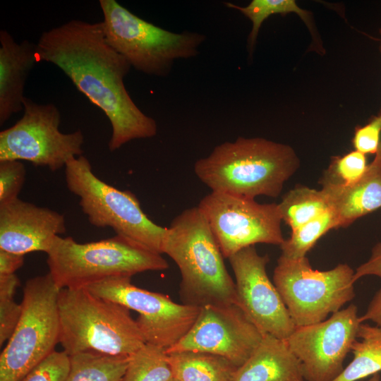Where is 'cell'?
I'll return each mask as SVG.
<instances>
[{"label":"cell","mask_w":381,"mask_h":381,"mask_svg":"<svg viewBox=\"0 0 381 381\" xmlns=\"http://www.w3.org/2000/svg\"><path fill=\"white\" fill-rule=\"evenodd\" d=\"M38 61L53 64L108 118L109 150L156 135V121L135 104L123 80L131 66L107 42L102 23L73 19L44 31L36 44Z\"/></svg>","instance_id":"6da1fadb"},{"label":"cell","mask_w":381,"mask_h":381,"mask_svg":"<svg viewBox=\"0 0 381 381\" xmlns=\"http://www.w3.org/2000/svg\"><path fill=\"white\" fill-rule=\"evenodd\" d=\"M300 161L288 145L263 138L239 137L217 145L197 160L194 171L212 191L255 199L277 198Z\"/></svg>","instance_id":"7a4b0ae2"},{"label":"cell","mask_w":381,"mask_h":381,"mask_svg":"<svg viewBox=\"0 0 381 381\" xmlns=\"http://www.w3.org/2000/svg\"><path fill=\"white\" fill-rule=\"evenodd\" d=\"M162 253L179 267L180 296L183 304L237 305L235 282L203 214L197 207L176 216L167 228Z\"/></svg>","instance_id":"3957f363"},{"label":"cell","mask_w":381,"mask_h":381,"mask_svg":"<svg viewBox=\"0 0 381 381\" xmlns=\"http://www.w3.org/2000/svg\"><path fill=\"white\" fill-rule=\"evenodd\" d=\"M59 343L69 356L95 352L130 357L145 339L126 307L85 288L60 289Z\"/></svg>","instance_id":"277c9868"},{"label":"cell","mask_w":381,"mask_h":381,"mask_svg":"<svg viewBox=\"0 0 381 381\" xmlns=\"http://www.w3.org/2000/svg\"><path fill=\"white\" fill-rule=\"evenodd\" d=\"M47 255L49 272L59 289L85 288L109 278L169 267L162 254L117 235L85 243L57 236Z\"/></svg>","instance_id":"5b68a950"},{"label":"cell","mask_w":381,"mask_h":381,"mask_svg":"<svg viewBox=\"0 0 381 381\" xmlns=\"http://www.w3.org/2000/svg\"><path fill=\"white\" fill-rule=\"evenodd\" d=\"M64 168L67 188L79 198L80 208L92 225L110 227L116 235L162 254L167 228L157 225L145 214L133 193L102 181L83 155L72 159Z\"/></svg>","instance_id":"8992f818"},{"label":"cell","mask_w":381,"mask_h":381,"mask_svg":"<svg viewBox=\"0 0 381 381\" xmlns=\"http://www.w3.org/2000/svg\"><path fill=\"white\" fill-rule=\"evenodd\" d=\"M102 21L109 44L131 67L143 73L167 76L174 61L198 54L204 35L176 33L140 18L115 0H99Z\"/></svg>","instance_id":"52a82bcc"},{"label":"cell","mask_w":381,"mask_h":381,"mask_svg":"<svg viewBox=\"0 0 381 381\" xmlns=\"http://www.w3.org/2000/svg\"><path fill=\"white\" fill-rule=\"evenodd\" d=\"M60 289L49 272L28 279L19 322L0 356V381H20L59 343Z\"/></svg>","instance_id":"ba28073f"},{"label":"cell","mask_w":381,"mask_h":381,"mask_svg":"<svg viewBox=\"0 0 381 381\" xmlns=\"http://www.w3.org/2000/svg\"><path fill=\"white\" fill-rule=\"evenodd\" d=\"M355 271L347 264L321 271L306 256L291 259L280 255L273 283L296 326L320 322L355 297Z\"/></svg>","instance_id":"9c48e42d"},{"label":"cell","mask_w":381,"mask_h":381,"mask_svg":"<svg viewBox=\"0 0 381 381\" xmlns=\"http://www.w3.org/2000/svg\"><path fill=\"white\" fill-rule=\"evenodd\" d=\"M23 105V116L0 132V162L27 161L55 171L82 155L83 132H61V114L56 105L38 104L26 97Z\"/></svg>","instance_id":"30bf717a"},{"label":"cell","mask_w":381,"mask_h":381,"mask_svg":"<svg viewBox=\"0 0 381 381\" xmlns=\"http://www.w3.org/2000/svg\"><path fill=\"white\" fill-rule=\"evenodd\" d=\"M198 207L206 219L224 258L256 243L280 245L284 241L278 204L212 191Z\"/></svg>","instance_id":"8fae6325"},{"label":"cell","mask_w":381,"mask_h":381,"mask_svg":"<svg viewBox=\"0 0 381 381\" xmlns=\"http://www.w3.org/2000/svg\"><path fill=\"white\" fill-rule=\"evenodd\" d=\"M85 289L96 296L138 313L135 320L146 343L166 350L187 334L201 309L175 303L167 295L140 289L131 283V277L109 278Z\"/></svg>","instance_id":"7c38bea8"},{"label":"cell","mask_w":381,"mask_h":381,"mask_svg":"<svg viewBox=\"0 0 381 381\" xmlns=\"http://www.w3.org/2000/svg\"><path fill=\"white\" fill-rule=\"evenodd\" d=\"M361 323L357 306L351 304L324 321L295 327L285 340L301 364L305 381H334L343 372Z\"/></svg>","instance_id":"4fadbf2b"},{"label":"cell","mask_w":381,"mask_h":381,"mask_svg":"<svg viewBox=\"0 0 381 381\" xmlns=\"http://www.w3.org/2000/svg\"><path fill=\"white\" fill-rule=\"evenodd\" d=\"M262 333L237 305H207L187 334L166 350L209 353L225 358L238 368L262 340Z\"/></svg>","instance_id":"5bb4252c"},{"label":"cell","mask_w":381,"mask_h":381,"mask_svg":"<svg viewBox=\"0 0 381 381\" xmlns=\"http://www.w3.org/2000/svg\"><path fill=\"white\" fill-rule=\"evenodd\" d=\"M228 259L236 279L237 306L262 333L287 339L296 325L267 276L269 256L259 255L255 246H251Z\"/></svg>","instance_id":"9a60e30c"},{"label":"cell","mask_w":381,"mask_h":381,"mask_svg":"<svg viewBox=\"0 0 381 381\" xmlns=\"http://www.w3.org/2000/svg\"><path fill=\"white\" fill-rule=\"evenodd\" d=\"M66 231L65 217L55 210L19 198L0 205V250L47 253L54 238Z\"/></svg>","instance_id":"2e32d148"},{"label":"cell","mask_w":381,"mask_h":381,"mask_svg":"<svg viewBox=\"0 0 381 381\" xmlns=\"http://www.w3.org/2000/svg\"><path fill=\"white\" fill-rule=\"evenodd\" d=\"M321 190L333 212L337 228L381 208V155L377 153L364 176L344 185L321 180Z\"/></svg>","instance_id":"e0dca14e"},{"label":"cell","mask_w":381,"mask_h":381,"mask_svg":"<svg viewBox=\"0 0 381 381\" xmlns=\"http://www.w3.org/2000/svg\"><path fill=\"white\" fill-rule=\"evenodd\" d=\"M38 61L36 44L17 42L6 30L0 31V125L23 110L27 78Z\"/></svg>","instance_id":"ac0fdd59"},{"label":"cell","mask_w":381,"mask_h":381,"mask_svg":"<svg viewBox=\"0 0 381 381\" xmlns=\"http://www.w3.org/2000/svg\"><path fill=\"white\" fill-rule=\"evenodd\" d=\"M234 381H305L301 364L285 339L265 333Z\"/></svg>","instance_id":"d6986e66"},{"label":"cell","mask_w":381,"mask_h":381,"mask_svg":"<svg viewBox=\"0 0 381 381\" xmlns=\"http://www.w3.org/2000/svg\"><path fill=\"white\" fill-rule=\"evenodd\" d=\"M174 378L179 381H234L238 368L220 356L197 351L167 353Z\"/></svg>","instance_id":"ffe728a7"},{"label":"cell","mask_w":381,"mask_h":381,"mask_svg":"<svg viewBox=\"0 0 381 381\" xmlns=\"http://www.w3.org/2000/svg\"><path fill=\"white\" fill-rule=\"evenodd\" d=\"M351 351L353 359L334 381H359L381 372V328L362 322Z\"/></svg>","instance_id":"44dd1931"},{"label":"cell","mask_w":381,"mask_h":381,"mask_svg":"<svg viewBox=\"0 0 381 381\" xmlns=\"http://www.w3.org/2000/svg\"><path fill=\"white\" fill-rule=\"evenodd\" d=\"M70 356L65 381H122L129 357L83 352Z\"/></svg>","instance_id":"7402d4cb"},{"label":"cell","mask_w":381,"mask_h":381,"mask_svg":"<svg viewBox=\"0 0 381 381\" xmlns=\"http://www.w3.org/2000/svg\"><path fill=\"white\" fill-rule=\"evenodd\" d=\"M278 207L282 221L291 230L330 210L321 189L306 186H299L289 190L283 196Z\"/></svg>","instance_id":"603a6c76"},{"label":"cell","mask_w":381,"mask_h":381,"mask_svg":"<svg viewBox=\"0 0 381 381\" xmlns=\"http://www.w3.org/2000/svg\"><path fill=\"white\" fill-rule=\"evenodd\" d=\"M166 349L146 343L128 359L122 381H174Z\"/></svg>","instance_id":"cb8c5ba5"},{"label":"cell","mask_w":381,"mask_h":381,"mask_svg":"<svg viewBox=\"0 0 381 381\" xmlns=\"http://www.w3.org/2000/svg\"><path fill=\"white\" fill-rule=\"evenodd\" d=\"M225 4L229 8L239 11L250 20L252 29L248 38V49L250 53L254 49L262 23L272 15H286L289 13H295L313 33L310 12L300 8L294 0H253L246 6H239L232 3H225Z\"/></svg>","instance_id":"d4e9b609"},{"label":"cell","mask_w":381,"mask_h":381,"mask_svg":"<svg viewBox=\"0 0 381 381\" xmlns=\"http://www.w3.org/2000/svg\"><path fill=\"white\" fill-rule=\"evenodd\" d=\"M332 229H337V223L333 212L330 210L291 230L289 238L280 245L281 255L291 259L306 256L317 241Z\"/></svg>","instance_id":"484cf974"},{"label":"cell","mask_w":381,"mask_h":381,"mask_svg":"<svg viewBox=\"0 0 381 381\" xmlns=\"http://www.w3.org/2000/svg\"><path fill=\"white\" fill-rule=\"evenodd\" d=\"M365 155L353 150L332 158L322 181L347 185L361 179L368 170Z\"/></svg>","instance_id":"4316f807"},{"label":"cell","mask_w":381,"mask_h":381,"mask_svg":"<svg viewBox=\"0 0 381 381\" xmlns=\"http://www.w3.org/2000/svg\"><path fill=\"white\" fill-rule=\"evenodd\" d=\"M71 368L69 355L54 351L33 367L20 381H65Z\"/></svg>","instance_id":"83f0119b"},{"label":"cell","mask_w":381,"mask_h":381,"mask_svg":"<svg viewBox=\"0 0 381 381\" xmlns=\"http://www.w3.org/2000/svg\"><path fill=\"white\" fill-rule=\"evenodd\" d=\"M25 176L26 169L21 161L0 162V205L18 198Z\"/></svg>","instance_id":"f1b7e54d"},{"label":"cell","mask_w":381,"mask_h":381,"mask_svg":"<svg viewBox=\"0 0 381 381\" xmlns=\"http://www.w3.org/2000/svg\"><path fill=\"white\" fill-rule=\"evenodd\" d=\"M381 113L371 118L368 123L355 128L352 140L355 150L364 155L377 154L380 146Z\"/></svg>","instance_id":"f546056e"},{"label":"cell","mask_w":381,"mask_h":381,"mask_svg":"<svg viewBox=\"0 0 381 381\" xmlns=\"http://www.w3.org/2000/svg\"><path fill=\"white\" fill-rule=\"evenodd\" d=\"M23 311L13 297L0 298V345L8 340L14 332Z\"/></svg>","instance_id":"4dcf8cb0"},{"label":"cell","mask_w":381,"mask_h":381,"mask_svg":"<svg viewBox=\"0 0 381 381\" xmlns=\"http://www.w3.org/2000/svg\"><path fill=\"white\" fill-rule=\"evenodd\" d=\"M370 275L381 278V242L373 246L369 259L357 267L353 279L356 282L361 277Z\"/></svg>","instance_id":"1f68e13d"},{"label":"cell","mask_w":381,"mask_h":381,"mask_svg":"<svg viewBox=\"0 0 381 381\" xmlns=\"http://www.w3.org/2000/svg\"><path fill=\"white\" fill-rule=\"evenodd\" d=\"M24 263V255L0 250V275L15 274Z\"/></svg>","instance_id":"d6a6232c"},{"label":"cell","mask_w":381,"mask_h":381,"mask_svg":"<svg viewBox=\"0 0 381 381\" xmlns=\"http://www.w3.org/2000/svg\"><path fill=\"white\" fill-rule=\"evenodd\" d=\"M360 317L362 322L370 320L381 328V287L373 297L365 313Z\"/></svg>","instance_id":"836d02e7"},{"label":"cell","mask_w":381,"mask_h":381,"mask_svg":"<svg viewBox=\"0 0 381 381\" xmlns=\"http://www.w3.org/2000/svg\"><path fill=\"white\" fill-rule=\"evenodd\" d=\"M20 281L15 274L0 275V298L14 297Z\"/></svg>","instance_id":"e575fe53"},{"label":"cell","mask_w":381,"mask_h":381,"mask_svg":"<svg viewBox=\"0 0 381 381\" xmlns=\"http://www.w3.org/2000/svg\"><path fill=\"white\" fill-rule=\"evenodd\" d=\"M359 381H380V376L379 373L375 374L365 380H361Z\"/></svg>","instance_id":"d590c367"},{"label":"cell","mask_w":381,"mask_h":381,"mask_svg":"<svg viewBox=\"0 0 381 381\" xmlns=\"http://www.w3.org/2000/svg\"><path fill=\"white\" fill-rule=\"evenodd\" d=\"M380 34L381 35V29L380 30ZM380 52L381 53V40H380ZM380 113H381V111H380ZM377 152L381 154V143H380V149H379Z\"/></svg>","instance_id":"8d00e7d4"},{"label":"cell","mask_w":381,"mask_h":381,"mask_svg":"<svg viewBox=\"0 0 381 381\" xmlns=\"http://www.w3.org/2000/svg\"><path fill=\"white\" fill-rule=\"evenodd\" d=\"M174 381H179V380H178L175 379V380H174Z\"/></svg>","instance_id":"74e56055"}]
</instances>
